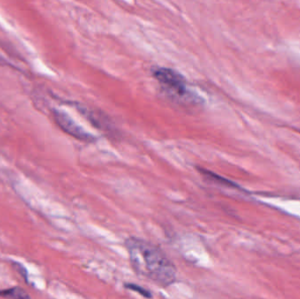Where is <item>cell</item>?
<instances>
[{"instance_id": "6da1fadb", "label": "cell", "mask_w": 300, "mask_h": 299, "mask_svg": "<svg viewBox=\"0 0 300 299\" xmlns=\"http://www.w3.org/2000/svg\"><path fill=\"white\" fill-rule=\"evenodd\" d=\"M130 262L135 273L143 275L163 287L176 281L177 270L171 260L160 248L147 240L129 238L126 240Z\"/></svg>"}, {"instance_id": "7a4b0ae2", "label": "cell", "mask_w": 300, "mask_h": 299, "mask_svg": "<svg viewBox=\"0 0 300 299\" xmlns=\"http://www.w3.org/2000/svg\"><path fill=\"white\" fill-rule=\"evenodd\" d=\"M52 111L55 121L63 132L82 141H93V139H95L94 136L91 135L90 132H88L80 125H78L65 111L58 109H54Z\"/></svg>"}, {"instance_id": "3957f363", "label": "cell", "mask_w": 300, "mask_h": 299, "mask_svg": "<svg viewBox=\"0 0 300 299\" xmlns=\"http://www.w3.org/2000/svg\"><path fill=\"white\" fill-rule=\"evenodd\" d=\"M153 74L155 78L173 94L177 96L186 94V81L177 71L168 68H157L154 70Z\"/></svg>"}, {"instance_id": "277c9868", "label": "cell", "mask_w": 300, "mask_h": 299, "mask_svg": "<svg viewBox=\"0 0 300 299\" xmlns=\"http://www.w3.org/2000/svg\"><path fill=\"white\" fill-rule=\"evenodd\" d=\"M0 296L6 299H31L28 293L20 287L1 289Z\"/></svg>"}, {"instance_id": "5b68a950", "label": "cell", "mask_w": 300, "mask_h": 299, "mask_svg": "<svg viewBox=\"0 0 300 299\" xmlns=\"http://www.w3.org/2000/svg\"><path fill=\"white\" fill-rule=\"evenodd\" d=\"M200 172L202 173L203 176H204L205 178H207L210 181L215 183V184L223 185V186H226V187L238 188L237 185L234 184L233 182L229 181V180H227L226 178H221L220 176L214 174V173L211 172V171H206V170H200Z\"/></svg>"}, {"instance_id": "8992f818", "label": "cell", "mask_w": 300, "mask_h": 299, "mask_svg": "<svg viewBox=\"0 0 300 299\" xmlns=\"http://www.w3.org/2000/svg\"><path fill=\"white\" fill-rule=\"evenodd\" d=\"M125 287L128 289L133 290V291L139 293L140 295L145 296L146 298H151V297H152V295H151L150 291H148L147 289H144L142 287H140V286L137 285V284H133V283H126Z\"/></svg>"}, {"instance_id": "52a82bcc", "label": "cell", "mask_w": 300, "mask_h": 299, "mask_svg": "<svg viewBox=\"0 0 300 299\" xmlns=\"http://www.w3.org/2000/svg\"><path fill=\"white\" fill-rule=\"evenodd\" d=\"M14 267L17 269V271L19 272L25 279H27V275H28V274H27V270H26V268H25L22 265L20 264V263H14Z\"/></svg>"}]
</instances>
